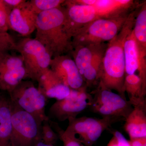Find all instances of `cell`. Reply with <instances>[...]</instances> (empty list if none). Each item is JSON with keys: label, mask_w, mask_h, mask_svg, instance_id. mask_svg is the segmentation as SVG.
<instances>
[{"label": "cell", "mask_w": 146, "mask_h": 146, "mask_svg": "<svg viewBox=\"0 0 146 146\" xmlns=\"http://www.w3.org/2000/svg\"><path fill=\"white\" fill-rule=\"evenodd\" d=\"M65 30L69 38L72 39L81 29L98 19L93 6L81 5L65 1Z\"/></svg>", "instance_id": "obj_11"}, {"label": "cell", "mask_w": 146, "mask_h": 146, "mask_svg": "<svg viewBox=\"0 0 146 146\" xmlns=\"http://www.w3.org/2000/svg\"><path fill=\"white\" fill-rule=\"evenodd\" d=\"M4 2L11 9L18 7L25 0H3Z\"/></svg>", "instance_id": "obj_30"}, {"label": "cell", "mask_w": 146, "mask_h": 146, "mask_svg": "<svg viewBox=\"0 0 146 146\" xmlns=\"http://www.w3.org/2000/svg\"><path fill=\"white\" fill-rule=\"evenodd\" d=\"M49 122L54 130L57 133L59 139L63 142V146H86L80 142L66 136L63 133L64 130L57 123L50 120H49Z\"/></svg>", "instance_id": "obj_25"}, {"label": "cell", "mask_w": 146, "mask_h": 146, "mask_svg": "<svg viewBox=\"0 0 146 146\" xmlns=\"http://www.w3.org/2000/svg\"><path fill=\"white\" fill-rule=\"evenodd\" d=\"M27 78L21 55L0 53V91L9 93Z\"/></svg>", "instance_id": "obj_10"}, {"label": "cell", "mask_w": 146, "mask_h": 146, "mask_svg": "<svg viewBox=\"0 0 146 146\" xmlns=\"http://www.w3.org/2000/svg\"><path fill=\"white\" fill-rule=\"evenodd\" d=\"M69 125L63 133L66 136L86 146H91L102 133L113 124L115 119L83 117L69 120Z\"/></svg>", "instance_id": "obj_8"}, {"label": "cell", "mask_w": 146, "mask_h": 146, "mask_svg": "<svg viewBox=\"0 0 146 146\" xmlns=\"http://www.w3.org/2000/svg\"><path fill=\"white\" fill-rule=\"evenodd\" d=\"M134 16V12L129 15L119 32L109 42L103 58L100 75L99 81L105 87L117 91L126 99L123 88L126 75L124 45L126 37L133 29Z\"/></svg>", "instance_id": "obj_1"}, {"label": "cell", "mask_w": 146, "mask_h": 146, "mask_svg": "<svg viewBox=\"0 0 146 146\" xmlns=\"http://www.w3.org/2000/svg\"><path fill=\"white\" fill-rule=\"evenodd\" d=\"M123 88L133 107L146 105V84L138 75H126Z\"/></svg>", "instance_id": "obj_19"}, {"label": "cell", "mask_w": 146, "mask_h": 146, "mask_svg": "<svg viewBox=\"0 0 146 146\" xmlns=\"http://www.w3.org/2000/svg\"><path fill=\"white\" fill-rule=\"evenodd\" d=\"M132 32L140 48L146 52V2L141 7L135 19Z\"/></svg>", "instance_id": "obj_22"}, {"label": "cell", "mask_w": 146, "mask_h": 146, "mask_svg": "<svg viewBox=\"0 0 146 146\" xmlns=\"http://www.w3.org/2000/svg\"><path fill=\"white\" fill-rule=\"evenodd\" d=\"M125 121L124 127L130 138L146 137V105L133 107Z\"/></svg>", "instance_id": "obj_18"}, {"label": "cell", "mask_w": 146, "mask_h": 146, "mask_svg": "<svg viewBox=\"0 0 146 146\" xmlns=\"http://www.w3.org/2000/svg\"><path fill=\"white\" fill-rule=\"evenodd\" d=\"M113 136L116 138L118 146H131L129 141L126 139L122 133L118 131H112Z\"/></svg>", "instance_id": "obj_28"}, {"label": "cell", "mask_w": 146, "mask_h": 146, "mask_svg": "<svg viewBox=\"0 0 146 146\" xmlns=\"http://www.w3.org/2000/svg\"><path fill=\"white\" fill-rule=\"evenodd\" d=\"M8 94L13 103L32 115L40 123L49 120L45 112L47 98L32 81L24 80Z\"/></svg>", "instance_id": "obj_7"}, {"label": "cell", "mask_w": 146, "mask_h": 146, "mask_svg": "<svg viewBox=\"0 0 146 146\" xmlns=\"http://www.w3.org/2000/svg\"><path fill=\"white\" fill-rule=\"evenodd\" d=\"M12 131L10 97L0 93V146H11Z\"/></svg>", "instance_id": "obj_17"}, {"label": "cell", "mask_w": 146, "mask_h": 146, "mask_svg": "<svg viewBox=\"0 0 146 146\" xmlns=\"http://www.w3.org/2000/svg\"><path fill=\"white\" fill-rule=\"evenodd\" d=\"M50 69L71 89L77 90L86 86L74 61L69 56L63 55L52 58Z\"/></svg>", "instance_id": "obj_12"}, {"label": "cell", "mask_w": 146, "mask_h": 146, "mask_svg": "<svg viewBox=\"0 0 146 146\" xmlns=\"http://www.w3.org/2000/svg\"><path fill=\"white\" fill-rule=\"evenodd\" d=\"M132 30L126 37L124 45L125 74H136L137 72V75L146 84V52L140 48Z\"/></svg>", "instance_id": "obj_13"}, {"label": "cell", "mask_w": 146, "mask_h": 146, "mask_svg": "<svg viewBox=\"0 0 146 146\" xmlns=\"http://www.w3.org/2000/svg\"><path fill=\"white\" fill-rule=\"evenodd\" d=\"M65 23V8L61 6L37 15L35 39L44 46L52 58L73 50Z\"/></svg>", "instance_id": "obj_2"}, {"label": "cell", "mask_w": 146, "mask_h": 146, "mask_svg": "<svg viewBox=\"0 0 146 146\" xmlns=\"http://www.w3.org/2000/svg\"><path fill=\"white\" fill-rule=\"evenodd\" d=\"M37 82V89L46 98L60 100L68 96L70 92V88L60 81L50 68L42 74Z\"/></svg>", "instance_id": "obj_15"}, {"label": "cell", "mask_w": 146, "mask_h": 146, "mask_svg": "<svg viewBox=\"0 0 146 146\" xmlns=\"http://www.w3.org/2000/svg\"><path fill=\"white\" fill-rule=\"evenodd\" d=\"M128 16L125 14L109 19L98 18L92 21L73 36L72 39L73 49L79 45L110 42L122 28Z\"/></svg>", "instance_id": "obj_3"}, {"label": "cell", "mask_w": 146, "mask_h": 146, "mask_svg": "<svg viewBox=\"0 0 146 146\" xmlns=\"http://www.w3.org/2000/svg\"><path fill=\"white\" fill-rule=\"evenodd\" d=\"M134 5V1L131 0H96L93 6L98 19H109L127 14Z\"/></svg>", "instance_id": "obj_16"}, {"label": "cell", "mask_w": 146, "mask_h": 146, "mask_svg": "<svg viewBox=\"0 0 146 146\" xmlns=\"http://www.w3.org/2000/svg\"><path fill=\"white\" fill-rule=\"evenodd\" d=\"M107 146H118L117 140L114 136H113Z\"/></svg>", "instance_id": "obj_31"}, {"label": "cell", "mask_w": 146, "mask_h": 146, "mask_svg": "<svg viewBox=\"0 0 146 146\" xmlns=\"http://www.w3.org/2000/svg\"><path fill=\"white\" fill-rule=\"evenodd\" d=\"M17 50L16 42L7 32H0V53Z\"/></svg>", "instance_id": "obj_26"}, {"label": "cell", "mask_w": 146, "mask_h": 146, "mask_svg": "<svg viewBox=\"0 0 146 146\" xmlns=\"http://www.w3.org/2000/svg\"><path fill=\"white\" fill-rule=\"evenodd\" d=\"M17 50L23 58L27 78L37 81L50 68L52 58L44 45L35 39L22 38L16 42Z\"/></svg>", "instance_id": "obj_5"}, {"label": "cell", "mask_w": 146, "mask_h": 146, "mask_svg": "<svg viewBox=\"0 0 146 146\" xmlns=\"http://www.w3.org/2000/svg\"><path fill=\"white\" fill-rule=\"evenodd\" d=\"M11 110L12 131L11 146H35L41 140L42 124L11 101Z\"/></svg>", "instance_id": "obj_6"}, {"label": "cell", "mask_w": 146, "mask_h": 146, "mask_svg": "<svg viewBox=\"0 0 146 146\" xmlns=\"http://www.w3.org/2000/svg\"><path fill=\"white\" fill-rule=\"evenodd\" d=\"M49 120L44 121L42 123L41 127V140L45 143L54 145L59 139V137L57 133L51 126Z\"/></svg>", "instance_id": "obj_24"}, {"label": "cell", "mask_w": 146, "mask_h": 146, "mask_svg": "<svg viewBox=\"0 0 146 146\" xmlns=\"http://www.w3.org/2000/svg\"><path fill=\"white\" fill-rule=\"evenodd\" d=\"M102 44L79 45L73 48L72 52L73 60L82 76L94 55L103 47Z\"/></svg>", "instance_id": "obj_20"}, {"label": "cell", "mask_w": 146, "mask_h": 146, "mask_svg": "<svg viewBox=\"0 0 146 146\" xmlns=\"http://www.w3.org/2000/svg\"><path fill=\"white\" fill-rule=\"evenodd\" d=\"M129 141L131 146H146V137L130 138Z\"/></svg>", "instance_id": "obj_29"}, {"label": "cell", "mask_w": 146, "mask_h": 146, "mask_svg": "<svg viewBox=\"0 0 146 146\" xmlns=\"http://www.w3.org/2000/svg\"><path fill=\"white\" fill-rule=\"evenodd\" d=\"M105 50L103 47L94 55L91 63L84 72L82 76L86 87L100 80L102 61Z\"/></svg>", "instance_id": "obj_21"}, {"label": "cell", "mask_w": 146, "mask_h": 146, "mask_svg": "<svg viewBox=\"0 0 146 146\" xmlns=\"http://www.w3.org/2000/svg\"><path fill=\"white\" fill-rule=\"evenodd\" d=\"M32 10L37 15L44 11L61 6L65 1L63 0H31L29 1Z\"/></svg>", "instance_id": "obj_23"}, {"label": "cell", "mask_w": 146, "mask_h": 146, "mask_svg": "<svg viewBox=\"0 0 146 146\" xmlns=\"http://www.w3.org/2000/svg\"><path fill=\"white\" fill-rule=\"evenodd\" d=\"M86 86L79 89H71L69 95L63 99L56 100L51 106L47 115L50 120L64 121L75 119L82 112L90 107L92 95L88 93Z\"/></svg>", "instance_id": "obj_9"}, {"label": "cell", "mask_w": 146, "mask_h": 146, "mask_svg": "<svg viewBox=\"0 0 146 146\" xmlns=\"http://www.w3.org/2000/svg\"><path fill=\"white\" fill-rule=\"evenodd\" d=\"M35 146H55L54 145L45 143L43 141L40 140L37 142Z\"/></svg>", "instance_id": "obj_32"}, {"label": "cell", "mask_w": 146, "mask_h": 146, "mask_svg": "<svg viewBox=\"0 0 146 146\" xmlns=\"http://www.w3.org/2000/svg\"><path fill=\"white\" fill-rule=\"evenodd\" d=\"M11 10L3 0H0V32H7L9 29V18Z\"/></svg>", "instance_id": "obj_27"}, {"label": "cell", "mask_w": 146, "mask_h": 146, "mask_svg": "<svg viewBox=\"0 0 146 146\" xmlns=\"http://www.w3.org/2000/svg\"><path fill=\"white\" fill-rule=\"evenodd\" d=\"M92 100L90 109L102 118L125 121L133 109L127 100L108 89L99 81L98 88L91 93Z\"/></svg>", "instance_id": "obj_4"}, {"label": "cell", "mask_w": 146, "mask_h": 146, "mask_svg": "<svg viewBox=\"0 0 146 146\" xmlns=\"http://www.w3.org/2000/svg\"><path fill=\"white\" fill-rule=\"evenodd\" d=\"M37 15L32 9L29 1L25 0L11 11L9 18V29L22 36H29L36 30Z\"/></svg>", "instance_id": "obj_14"}]
</instances>
